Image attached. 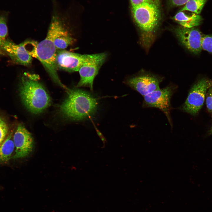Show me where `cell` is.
<instances>
[{"label": "cell", "mask_w": 212, "mask_h": 212, "mask_svg": "<svg viewBox=\"0 0 212 212\" xmlns=\"http://www.w3.org/2000/svg\"><path fill=\"white\" fill-rule=\"evenodd\" d=\"M57 51L53 43L46 37L38 42L30 55L40 61L54 82L67 91L69 88L62 83L57 74L56 64Z\"/></svg>", "instance_id": "4"}, {"label": "cell", "mask_w": 212, "mask_h": 212, "mask_svg": "<svg viewBox=\"0 0 212 212\" xmlns=\"http://www.w3.org/2000/svg\"><path fill=\"white\" fill-rule=\"evenodd\" d=\"M174 32L179 41L189 50L195 54L201 52L203 35L198 29L181 26L175 29Z\"/></svg>", "instance_id": "10"}, {"label": "cell", "mask_w": 212, "mask_h": 212, "mask_svg": "<svg viewBox=\"0 0 212 212\" xmlns=\"http://www.w3.org/2000/svg\"><path fill=\"white\" fill-rule=\"evenodd\" d=\"M39 80L38 75L24 72L21 78L19 89V95L24 104L34 114L42 112L51 103L49 94Z\"/></svg>", "instance_id": "1"}, {"label": "cell", "mask_w": 212, "mask_h": 212, "mask_svg": "<svg viewBox=\"0 0 212 212\" xmlns=\"http://www.w3.org/2000/svg\"><path fill=\"white\" fill-rule=\"evenodd\" d=\"M202 48V49L212 53V35H203Z\"/></svg>", "instance_id": "18"}, {"label": "cell", "mask_w": 212, "mask_h": 212, "mask_svg": "<svg viewBox=\"0 0 212 212\" xmlns=\"http://www.w3.org/2000/svg\"><path fill=\"white\" fill-rule=\"evenodd\" d=\"M13 132L9 134L0 145V163H5L11 158L14 149Z\"/></svg>", "instance_id": "15"}, {"label": "cell", "mask_w": 212, "mask_h": 212, "mask_svg": "<svg viewBox=\"0 0 212 212\" xmlns=\"http://www.w3.org/2000/svg\"><path fill=\"white\" fill-rule=\"evenodd\" d=\"M177 87L169 85L162 89L154 91L144 96L143 103V107H154L158 108L165 114L172 126L170 112L171 109L170 100Z\"/></svg>", "instance_id": "6"}, {"label": "cell", "mask_w": 212, "mask_h": 212, "mask_svg": "<svg viewBox=\"0 0 212 212\" xmlns=\"http://www.w3.org/2000/svg\"><path fill=\"white\" fill-rule=\"evenodd\" d=\"M161 80L156 76L148 74L136 76L129 79L126 83L143 96L160 89Z\"/></svg>", "instance_id": "13"}, {"label": "cell", "mask_w": 212, "mask_h": 212, "mask_svg": "<svg viewBox=\"0 0 212 212\" xmlns=\"http://www.w3.org/2000/svg\"><path fill=\"white\" fill-rule=\"evenodd\" d=\"M13 140L15 151L11 158L16 159L26 157L32 151L34 146L33 137L23 125H18Z\"/></svg>", "instance_id": "9"}, {"label": "cell", "mask_w": 212, "mask_h": 212, "mask_svg": "<svg viewBox=\"0 0 212 212\" xmlns=\"http://www.w3.org/2000/svg\"><path fill=\"white\" fill-rule=\"evenodd\" d=\"M107 57L106 53L88 54L87 57L79 71L80 79L77 87H89L93 90L94 78Z\"/></svg>", "instance_id": "7"}, {"label": "cell", "mask_w": 212, "mask_h": 212, "mask_svg": "<svg viewBox=\"0 0 212 212\" xmlns=\"http://www.w3.org/2000/svg\"><path fill=\"white\" fill-rule=\"evenodd\" d=\"M189 0H170L171 3L174 6H180L185 4Z\"/></svg>", "instance_id": "21"}, {"label": "cell", "mask_w": 212, "mask_h": 212, "mask_svg": "<svg viewBox=\"0 0 212 212\" xmlns=\"http://www.w3.org/2000/svg\"><path fill=\"white\" fill-rule=\"evenodd\" d=\"M206 97L207 109L208 112L212 115V86L208 90Z\"/></svg>", "instance_id": "20"}, {"label": "cell", "mask_w": 212, "mask_h": 212, "mask_svg": "<svg viewBox=\"0 0 212 212\" xmlns=\"http://www.w3.org/2000/svg\"><path fill=\"white\" fill-rule=\"evenodd\" d=\"M212 86V80L205 78L198 80L191 88L181 110L192 115H197L203 105L208 90Z\"/></svg>", "instance_id": "5"}, {"label": "cell", "mask_w": 212, "mask_h": 212, "mask_svg": "<svg viewBox=\"0 0 212 212\" xmlns=\"http://www.w3.org/2000/svg\"><path fill=\"white\" fill-rule=\"evenodd\" d=\"M173 19L181 26L187 28L199 25L202 20V17L199 14L193 13L191 15H188L183 11L178 12Z\"/></svg>", "instance_id": "14"}, {"label": "cell", "mask_w": 212, "mask_h": 212, "mask_svg": "<svg viewBox=\"0 0 212 212\" xmlns=\"http://www.w3.org/2000/svg\"><path fill=\"white\" fill-rule=\"evenodd\" d=\"M9 128L4 120L0 117V145L4 140L8 133Z\"/></svg>", "instance_id": "19"}, {"label": "cell", "mask_w": 212, "mask_h": 212, "mask_svg": "<svg viewBox=\"0 0 212 212\" xmlns=\"http://www.w3.org/2000/svg\"><path fill=\"white\" fill-rule=\"evenodd\" d=\"M88 55L72 52L65 49L57 50V68L69 72L79 71Z\"/></svg>", "instance_id": "11"}, {"label": "cell", "mask_w": 212, "mask_h": 212, "mask_svg": "<svg viewBox=\"0 0 212 212\" xmlns=\"http://www.w3.org/2000/svg\"><path fill=\"white\" fill-rule=\"evenodd\" d=\"M132 6L139 5L145 2L158 0H130Z\"/></svg>", "instance_id": "22"}, {"label": "cell", "mask_w": 212, "mask_h": 212, "mask_svg": "<svg viewBox=\"0 0 212 212\" xmlns=\"http://www.w3.org/2000/svg\"><path fill=\"white\" fill-rule=\"evenodd\" d=\"M4 54L2 52L0 51V55H3Z\"/></svg>", "instance_id": "24"}, {"label": "cell", "mask_w": 212, "mask_h": 212, "mask_svg": "<svg viewBox=\"0 0 212 212\" xmlns=\"http://www.w3.org/2000/svg\"><path fill=\"white\" fill-rule=\"evenodd\" d=\"M133 19L141 33V40L146 47L153 41L160 19L158 1L145 2L132 6Z\"/></svg>", "instance_id": "3"}, {"label": "cell", "mask_w": 212, "mask_h": 212, "mask_svg": "<svg viewBox=\"0 0 212 212\" xmlns=\"http://www.w3.org/2000/svg\"><path fill=\"white\" fill-rule=\"evenodd\" d=\"M209 133L210 135H212V127L211 128L209 131Z\"/></svg>", "instance_id": "23"}, {"label": "cell", "mask_w": 212, "mask_h": 212, "mask_svg": "<svg viewBox=\"0 0 212 212\" xmlns=\"http://www.w3.org/2000/svg\"><path fill=\"white\" fill-rule=\"evenodd\" d=\"M67 97L60 106L59 110L64 118L80 120L93 115L97 106L96 99L90 94L80 89L66 91Z\"/></svg>", "instance_id": "2"}, {"label": "cell", "mask_w": 212, "mask_h": 212, "mask_svg": "<svg viewBox=\"0 0 212 212\" xmlns=\"http://www.w3.org/2000/svg\"><path fill=\"white\" fill-rule=\"evenodd\" d=\"M27 41L19 44L6 39L0 48L16 64L28 66L32 63V57L29 54L27 47Z\"/></svg>", "instance_id": "12"}, {"label": "cell", "mask_w": 212, "mask_h": 212, "mask_svg": "<svg viewBox=\"0 0 212 212\" xmlns=\"http://www.w3.org/2000/svg\"><path fill=\"white\" fill-rule=\"evenodd\" d=\"M8 33L5 17L3 16L0 17V47L6 40Z\"/></svg>", "instance_id": "17"}, {"label": "cell", "mask_w": 212, "mask_h": 212, "mask_svg": "<svg viewBox=\"0 0 212 212\" xmlns=\"http://www.w3.org/2000/svg\"><path fill=\"white\" fill-rule=\"evenodd\" d=\"M207 0H189L180 11H188L199 14Z\"/></svg>", "instance_id": "16"}, {"label": "cell", "mask_w": 212, "mask_h": 212, "mask_svg": "<svg viewBox=\"0 0 212 212\" xmlns=\"http://www.w3.org/2000/svg\"><path fill=\"white\" fill-rule=\"evenodd\" d=\"M64 24L59 16L54 14L46 37L53 43L57 50L65 49L74 41Z\"/></svg>", "instance_id": "8"}]
</instances>
